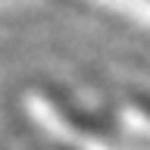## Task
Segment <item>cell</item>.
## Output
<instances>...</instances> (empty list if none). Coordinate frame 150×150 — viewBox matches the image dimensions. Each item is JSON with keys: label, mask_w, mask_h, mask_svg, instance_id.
I'll list each match as a JSON object with an SVG mask.
<instances>
[]
</instances>
